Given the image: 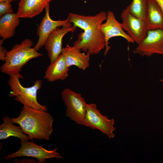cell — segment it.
Returning a JSON list of instances; mask_svg holds the SVG:
<instances>
[{
    "label": "cell",
    "mask_w": 163,
    "mask_h": 163,
    "mask_svg": "<svg viewBox=\"0 0 163 163\" xmlns=\"http://www.w3.org/2000/svg\"><path fill=\"white\" fill-rule=\"evenodd\" d=\"M14 0H0V2H8L10 3L12 2Z\"/></svg>",
    "instance_id": "cell-24"
},
{
    "label": "cell",
    "mask_w": 163,
    "mask_h": 163,
    "mask_svg": "<svg viewBox=\"0 0 163 163\" xmlns=\"http://www.w3.org/2000/svg\"><path fill=\"white\" fill-rule=\"evenodd\" d=\"M107 13L101 11L94 16H84L70 13L67 18L73 25L78 27L84 31L87 29L98 27L106 20Z\"/></svg>",
    "instance_id": "cell-14"
},
{
    "label": "cell",
    "mask_w": 163,
    "mask_h": 163,
    "mask_svg": "<svg viewBox=\"0 0 163 163\" xmlns=\"http://www.w3.org/2000/svg\"><path fill=\"white\" fill-rule=\"evenodd\" d=\"M67 66H75L80 69L85 70L90 66V55L81 51L74 46L69 45L62 48V53Z\"/></svg>",
    "instance_id": "cell-13"
},
{
    "label": "cell",
    "mask_w": 163,
    "mask_h": 163,
    "mask_svg": "<svg viewBox=\"0 0 163 163\" xmlns=\"http://www.w3.org/2000/svg\"><path fill=\"white\" fill-rule=\"evenodd\" d=\"M33 45V42L29 39L14 45L6 54L4 63L0 67L1 72L9 76L16 75L23 79L20 73L23 67L31 59L43 56L32 47Z\"/></svg>",
    "instance_id": "cell-2"
},
{
    "label": "cell",
    "mask_w": 163,
    "mask_h": 163,
    "mask_svg": "<svg viewBox=\"0 0 163 163\" xmlns=\"http://www.w3.org/2000/svg\"><path fill=\"white\" fill-rule=\"evenodd\" d=\"M21 147L17 151L8 155L5 158L6 160L23 156L32 157L36 158L38 163L45 162L46 159L53 158L59 159L62 158V156L56 152L57 148L49 150L43 146L38 145L33 142L20 140Z\"/></svg>",
    "instance_id": "cell-7"
},
{
    "label": "cell",
    "mask_w": 163,
    "mask_h": 163,
    "mask_svg": "<svg viewBox=\"0 0 163 163\" xmlns=\"http://www.w3.org/2000/svg\"><path fill=\"white\" fill-rule=\"evenodd\" d=\"M61 97L66 107V116L77 124L82 125L87 104L84 97L69 88L62 90Z\"/></svg>",
    "instance_id": "cell-4"
},
{
    "label": "cell",
    "mask_w": 163,
    "mask_h": 163,
    "mask_svg": "<svg viewBox=\"0 0 163 163\" xmlns=\"http://www.w3.org/2000/svg\"><path fill=\"white\" fill-rule=\"evenodd\" d=\"M20 77L16 75L10 76L8 84L11 90L9 96L14 97V100L23 105L44 111H47L46 106L40 104L38 101L37 93L42 87L43 81L41 79L36 80L33 85L28 87L23 86L21 83Z\"/></svg>",
    "instance_id": "cell-3"
},
{
    "label": "cell",
    "mask_w": 163,
    "mask_h": 163,
    "mask_svg": "<svg viewBox=\"0 0 163 163\" xmlns=\"http://www.w3.org/2000/svg\"><path fill=\"white\" fill-rule=\"evenodd\" d=\"M3 122L0 126V139H6L10 136L19 138L20 140L29 141L28 136L23 132L19 126H16L13 124L8 116L3 117Z\"/></svg>",
    "instance_id": "cell-19"
},
{
    "label": "cell",
    "mask_w": 163,
    "mask_h": 163,
    "mask_svg": "<svg viewBox=\"0 0 163 163\" xmlns=\"http://www.w3.org/2000/svg\"><path fill=\"white\" fill-rule=\"evenodd\" d=\"M4 40L3 39L0 40V59L3 62L8 52L5 48L2 46Z\"/></svg>",
    "instance_id": "cell-22"
},
{
    "label": "cell",
    "mask_w": 163,
    "mask_h": 163,
    "mask_svg": "<svg viewBox=\"0 0 163 163\" xmlns=\"http://www.w3.org/2000/svg\"><path fill=\"white\" fill-rule=\"evenodd\" d=\"M163 11V0H155Z\"/></svg>",
    "instance_id": "cell-23"
},
{
    "label": "cell",
    "mask_w": 163,
    "mask_h": 163,
    "mask_svg": "<svg viewBox=\"0 0 163 163\" xmlns=\"http://www.w3.org/2000/svg\"><path fill=\"white\" fill-rule=\"evenodd\" d=\"M11 120L18 124L31 140H48L53 130L54 120L50 113L27 106L23 105L18 117Z\"/></svg>",
    "instance_id": "cell-1"
},
{
    "label": "cell",
    "mask_w": 163,
    "mask_h": 163,
    "mask_svg": "<svg viewBox=\"0 0 163 163\" xmlns=\"http://www.w3.org/2000/svg\"><path fill=\"white\" fill-rule=\"evenodd\" d=\"M160 81L161 82H163V79H161L160 80Z\"/></svg>",
    "instance_id": "cell-25"
},
{
    "label": "cell",
    "mask_w": 163,
    "mask_h": 163,
    "mask_svg": "<svg viewBox=\"0 0 163 163\" xmlns=\"http://www.w3.org/2000/svg\"><path fill=\"white\" fill-rule=\"evenodd\" d=\"M99 27L88 29L81 32L73 46L90 55L99 53L106 46L104 36L100 30Z\"/></svg>",
    "instance_id": "cell-5"
},
{
    "label": "cell",
    "mask_w": 163,
    "mask_h": 163,
    "mask_svg": "<svg viewBox=\"0 0 163 163\" xmlns=\"http://www.w3.org/2000/svg\"><path fill=\"white\" fill-rule=\"evenodd\" d=\"M133 52L142 56L149 57L154 54L163 55V30H148L146 37Z\"/></svg>",
    "instance_id": "cell-8"
},
{
    "label": "cell",
    "mask_w": 163,
    "mask_h": 163,
    "mask_svg": "<svg viewBox=\"0 0 163 163\" xmlns=\"http://www.w3.org/2000/svg\"><path fill=\"white\" fill-rule=\"evenodd\" d=\"M148 8V0H133L126 9L135 17L145 20Z\"/></svg>",
    "instance_id": "cell-20"
},
{
    "label": "cell",
    "mask_w": 163,
    "mask_h": 163,
    "mask_svg": "<svg viewBox=\"0 0 163 163\" xmlns=\"http://www.w3.org/2000/svg\"><path fill=\"white\" fill-rule=\"evenodd\" d=\"M76 27L72 26L70 23L62 27L54 30L50 34L44 45L47 52L50 63L53 62L62 53V40L63 37L70 32H73Z\"/></svg>",
    "instance_id": "cell-10"
},
{
    "label": "cell",
    "mask_w": 163,
    "mask_h": 163,
    "mask_svg": "<svg viewBox=\"0 0 163 163\" xmlns=\"http://www.w3.org/2000/svg\"><path fill=\"white\" fill-rule=\"evenodd\" d=\"M45 10V15L37 27V34L39 39L34 47L37 51L44 46L48 37L52 31L70 23L68 18L63 20L54 21L51 19L49 14L50 4L46 7Z\"/></svg>",
    "instance_id": "cell-12"
},
{
    "label": "cell",
    "mask_w": 163,
    "mask_h": 163,
    "mask_svg": "<svg viewBox=\"0 0 163 163\" xmlns=\"http://www.w3.org/2000/svg\"><path fill=\"white\" fill-rule=\"evenodd\" d=\"M122 27L138 45L146 37L147 32L145 20L140 19L129 13L126 8L121 14Z\"/></svg>",
    "instance_id": "cell-9"
},
{
    "label": "cell",
    "mask_w": 163,
    "mask_h": 163,
    "mask_svg": "<svg viewBox=\"0 0 163 163\" xmlns=\"http://www.w3.org/2000/svg\"><path fill=\"white\" fill-rule=\"evenodd\" d=\"M13 11L11 3L8 2H0V17L8 13H13Z\"/></svg>",
    "instance_id": "cell-21"
},
{
    "label": "cell",
    "mask_w": 163,
    "mask_h": 163,
    "mask_svg": "<svg viewBox=\"0 0 163 163\" xmlns=\"http://www.w3.org/2000/svg\"><path fill=\"white\" fill-rule=\"evenodd\" d=\"M106 21L102 23L99 27V29L103 34L106 43L104 55H106L110 48L109 45V41L113 37H121L125 39L129 43H134L133 40L125 33L123 29L121 23L116 19L114 13L111 11L107 12Z\"/></svg>",
    "instance_id": "cell-11"
},
{
    "label": "cell",
    "mask_w": 163,
    "mask_h": 163,
    "mask_svg": "<svg viewBox=\"0 0 163 163\" xmlns=\"http://www.w3.org/2000/svg\"><path fill=\"white\" fill-rule=\"evenodd\" d=\"M113 119H108L107 116L101 114L94 103L87 104L85 116L82 125L93 129H97L106 135L109 138H113V132L116 130L113 126Z\"/></svg>",
    "instance_id": "cell-6"
},
{
    "label": "cell",
    "mask_w": 163,
    "mask_h": 163,
    "mask_svg": "<svg viewBox=\"0 0 163 163\" xmlns=\"http://www.w3.org/2000/svg\"><path fill=\"white\" fill-rule=\"evenodd\" d=\"M52 0H21L16 13L20 18H31L40 14Z\"/></svg>",
    "instance_id": "cell-15"
},
{
    "label": "cell",
    "mask_w": 163,
    "mask_h": 163,
    "mask_svg": "<svg viewBox=\"0 0 163 163\" xmlns=\"http://www.w3.org/2000/svg\"><path fill=\"white\" fill-rule=\"evenodd\" d=\"M17 13H8L0 17V36L4 40L13 37L20 23Z\"/></svg>",
    "instance_id": "cell-18"
},
{
    "label": "cell",
    "mask_w": 163,
    "mask_h": 163,
    "mask_svg": "<svg viewBox=\"0 0 163 163\" xmlns=\"http://www.w3.org/2000/svg\"><path fill=\"white\" fill-rule=\"evenodd\" d=\"M148 8L145 20L147 31L163 30V11L155 0H148Z\"/></svg>",
    "instance_id": "cell-17"
},
{
    "label": "cell",
    "mask_w": 163,
    "mask_h": 163,
    "mask_svg": "<svg viewBox=\"0 0 163 163\" xmlns=\"http://www.w3.org/2000/svg\"><path fill=\"white\" fill-rule=\"evenodd\" d=\"M69 68L67 66L64 56L61 54L47 67L43 78L50 82L64 80L69 76Z\"/></svg>",
    "instance_id": "cell-16"
}]
</instances>
